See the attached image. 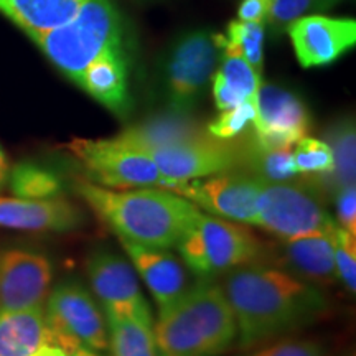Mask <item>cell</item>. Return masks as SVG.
I'll return each instance as SVG.
<instances>
[{
  "label": "cell",
  "mask_w": 356,
  "mask_h": 356,
  "mask_svg": "<svg viewBox=\"0 0 356 356\" xmlns=\"http://www.w3.org/2000/svg\"><path fill=\"white\" fill-rule=\"evenodd\" d=\"M154 333L159 356H220L233 346L238 327L221 286L202 280L159 309Z\"/></svg>",
  "instance_id": "cell-3"
},
{
  "label": "cell",
  "mask_w": 356,
  "mask_h": 356,
  "mask_svg": "<svg viewBox=\"0 0 356 356\" xmlns=\"http://www.w3.org/2000/svg\"><path fill=\"white\" fill-rule=\"evenodd\" d=\"M8 173H10V163H8L6 150H3V147L0 145V191H2L3 186L7 185Z\"/></svg>",
  "instance_id": "cell-36"
},
{
  "label": "cell",
  "mask_w": 356,
  "mask_h": 356,
  "mask_svg": "<svg viewBox=\"0 0 356 356\" xmlns=\"http://www.w3.org/2000/svg\"><path fill=\"white\" fill-rule=\"evenodd\" d=\"M241 167L266 184L292 181L300 175L293 163L292 149H267L252 139L246 145L241 144Z\"/></svg>",
  "instance_id": "cell-26"
},
{
  "label": "cell",
  "mask_w": 356,
  "mask_h": 356,
  "mask_svg": "<svg viewBox=\"0 0 356 356\" xmlns=\"http://www.w3.org/2000/svg\"><path fill=\"white\" fill-rule=\"evenodd\" d=\"M175 248L191 273L210 280L234 267L259 261L264 246L248 225L202 211Z\"/></svg>",
  "instance_id": "cell-5"
},
{
  "label": "cell",
  "mask_w": 356,
  "mask_h": 356,
  "mask_svg": "<svg viewBox=\"0 0 356 356\" xmlns=\"http://www.w3.org/2000/svg\"><path fill=\"white\" fill-rule=\"evenodd\" d=\"M251 139L267 149H293L310 131V113L299 96L275 84H261Z\"/></svg>",
  "instance_id": "cell-14"
},
{
  "label": "cell",
  "mask_w": 356,
  "mask_h": 356,
  "mask_svg": "<svg viewBox=\"0 0 356 356\" xmlns=\"http://www.w3.org/2000/svg\"><path fill=\"white\" fill-rule=\"evenodd\" d=\"M337 225L356 236V188L355 185L337 191Z\"/></svg>",
  "instance_id": "cell-34"
},
{
  "label": "cell",
  "mask_w": 356,
  "mask_h": 356,
  "mask_svg": "<svg viewBox=\"0 0 356 356\" xmlns=\"http://www.w3.org/2000/svg\"><path fill=\"white\" fill-rule=\"evenodd\" d=\"M70 356H102V355H99V351H92V350L81 348V350L73 351V353H71Z\"/></svg>",
  "instance_id": "cell-38"
},
{
  "label": "cell",
  "mask_w": 356,
  "mask_h": 356,
  "mask_svg": "<svg viewBox=\"0 0 356 356\" xmlns=\"http://www.w3.org/2000/svg\"><path fill=\"white\" fill-rule=\"evenodd\" d=\"M256 114V97H252V99L244 101L234 108L222 111L221 115H218L215 121L208 124L207 132L215 139L233 140L234 137L246 131L248 126L254 122Z\"/></svg>",
  "instance_id": "cell-30"
},
{
  "label": "cell",
  "mask_w": 356,
  "mask_h": 356,
  "mask_svg": "<svg viewBox=\"0 0 356 356\" xmlns=\"http://www.w3.org/2000/svg\"><path fill=\"white\" fill-rule=\"evenodd\" d=\"M79 86L118 118H126L132 108L127 51L108 53L97 58L84 71Z\"/></svg>",
  "instance_id": "cell-19"
},
{
  "label": "cell",
  "mask_w": 356,
  "mask_h": 356,
  "mask_svg": "<svg viewBox=\"0 0 356 356\" xmlns=\"http://www.w3.org/2000/svg\"><path fill=\"white\" fill-rule=\"evenodd\" d=\"M213 97L218 109L226 111L257 96L261 73L252 68L238 53L222 50L220 68L211 78Z\"/></svg>",
  "instance_id": "cell-21"
},
{
  "label": "cell",
  "mask_w": 356,
  "mask_h": 356,
  "mask_svg": "<svg viewBox=\"0 0 356 356\" xmlns=\"http://www.w3.org/2000/svg\"><path fill=\"white\" fill-rule=\"evenodd\" d=\"M337 2H340V0H317L318 10H322V8H330L332 6H335Z\"/></svg>",
  "instance_id": "cell-39"
},
{
  "label": "cell",
  "mask_w": 356,
  "mask_h": 356,
  "mask_svg": "<svg viewBox=\"0 0 356 356\" xmlns=\"http://www.w3.org/2000/svg\"><path fill=\"white\" fill-rule=\"evenodd\" d=\"M51 343L44 309L0 310V356H32Z\"/></svg>",
  "instance_id": "cell-20"
},
{
  "label": "cell",
  "mask_w": 356,
  "mask_h": 356,
  "mask_svg": "<svg viewBox=\"0 0 356 356\" xmlns=\"http://www.w3.org/2000/svg\"><path fill=\"white\" fill-rule=\"evenodd\" d=\"M246 356H327V348L315 338L282 337L251 348Z\"/></svg>",
  "instance_id": "cell-31"
},
{
  "label": "cell",
  "mask_w": 356,
  "mask_h": 356,
  "mask_svg": "<svg viewBox=\"0 0 356 356\" xmlns=\"http://www.w3.org/2000/svg\"><path fill=\"white\" fill-rule=\"evenodd\" d=\"M32 356H70V353H66V351L63 348H60V346L47 343L40 346Z\"/></svg>",
  "instance_id": "cell-37"
},
{
  "label": "cell",
  "mask_w": 356,
  "mask_h": 356,
  "mask_svg": "<svg viewBox=\"0 0 356 356\" xmlns=\"http://www.w3.org/2000/svg\"><path fill=\"white\" fill-rule=\"evenodd\" d=\"M325 142L332 149L333 172L314 184H317L323 193L330 191L335 195L341 188L355 185L356 180V131L353 119L345 118L333 124L327 131Z\"/></svg>",
  "instance_id": "cell-24"
},
{
  "label": "cell",
  "mask_w": 356,
  "mask_h": 356,
  "mask_svg": "<svg viewBox=\"0 0 356 356\" xmlns=\"http://www.w3.org/2000/svg\"><path fill=\"white\" fill-rule=\"evenodd\" d=\"M338 225L310 234L279 238L277 243L262 248L261 257L273 261L275 269L291 274L317 287L332 286L338 280L335 244Z\"/></svg>",
  "instance_id": "cell-12"
},
{
  "label": "cell",
  "mask_w": 356,
  "mask_h": 356,
  "mask_svg": "<svg viewBox=\"0 0 356 356\" xmlns=\"http://www.w3.org/2000/svg\"><path fill=\"white\" fill-rule=\"evenodd\" d=\"M126 249L134 269L145 280L147 287L152 292L159 309L175 302L188 291L190 279L185 262L168 252V249L145 248L140 244L127 243L119 239Z\"/></svg>",
  "instance_id": "cell-18"
},
{
  "label": "cell",
  "mask_w": 356,
  "mask_h": 356,
  "mask_svg": "<svg viewBox=\"0 0 356 356\" xmlns=\"http://www.w3.org/2000/svg\"><path fill=\"white\" fill-rule=\"evenodd\" d=\"M200 132L202 131L186 118V114L168 113L142 122L139 126L126 129L119 134L118 139L147 154L150 150L159 149V147L188 139V137L197 136Z\"/></svg>",
  "instance_id": "cell-23"
},
{
  "label": "cell",
  "mask_w": 356,
  "mask_h": 356,
  "mask_svg": "<svg viewBox=\"0 0 356 356\" xmlns=\"http://www.w3.org/2000/svg\"><path fill=\"white\" fill-rule=\"evenodd\" d=\"M43 55L79 86L97 58L126 50V26L113 0H83L76 15L56 29L29 35Z\"/></svg>",
  "instance_id": "cell-4"
},
{
  "label": "cell",
  "mask_w": 356,
  "mask_h": 356,
  "mask_svg": "<svg viewBox=\"0 0 356 356\" xmlns=\"http://www.w3.org/2000/svg\"><path fill=\"white\" fill-rule=\"evenodd\" d=\"M222 55L221 35L188 30L170 44L162 65L163 97L170 113L188 114L202 99Z\"/></svg>",
  "instance_id": "cell-6"
},
{
  "label": "cell",
  "mask_w": 356,
  "mask_h": 356,
  "mask_svg": "<svg viewBox=\"0 0 356 356\" xmlns=\"http://www.w3.org/2000/svg\"><path fill=\"white\" fill-rule=\"evenodd\" d=\"M8 185L13 197L24 200H51L63 191V180L50 167L38 162H20L10 168Z\"/></svg>",
  "instance_id": "cell-27"
},
{
  "label": "cell",
  "mask_w": 356,
  "mask_h": 356,
  "mask_svg": "<svg viewBox=\"0 0 356 356\" xmlns=\"http://www.w3.org/2000/svg\"><path fill=\"white\" fill-rule=\"evenodd\" d=\"M76 191L119 239L145 248H175L202 213L167 188L114 190L81 180Z\"/></svg>",
  "instance_id": "cell-2"
},
{
  "label": "cell",
  "mask_w": 356,
  "mask_h": 356,
  "mask_svg": "<svg viewBox=\"0 0 356 356\" xmlns=\"http://www.w3.org/2000/svg\"><path fill=\"white\" fill-rule=\"evenodd\" d=\"M310 10H318L317 0H270L264 25L279 35Z\"/></svg>",
  "instance_id": "cell-32"
},
{
  "label": "cell",
  "mask_w": 356,
  "mask_h": 356,
  "mask_svg": "<svg viewBox=\"0 0 356 356\" xmlns=\"http://www.w3.org/2000/svg\"><path fill=\"white\" fill-rule=\"evenodd\" d=\"M220 286L234 314L241 350L304 330L328 310L322 289L259 261L231 269Z\"/></svg>",
  "instance_id": "cell-1"
},
{
  "label": "cell",
  "mask_w": 356,
  "mask_h": 356,
  "mask_svg": "<svg viewBox=\"0 0 356 356\" xmlns=\"http://www.w3.org/2000/svg\"><path fill=\"white\" fill-rule=\"evenodd\" d=\"M264 38L266 25L252 22H231L226 35H221L222 50L241 55L257 73H262L264 65Z\"/></svg>",
  "instance_id": "cell-28"
},
{
  "label": "cell",
  "mask_w": 356,
  "mask_h": 356,
  "mask_svg": "<svg viewBox=\"0 0 356 356\" xmlns=\"http://www.w3.org/2000/svg\"><path fill=\"white\" fill-rule=\"evenodd\" d=\"M302 68L327 66L356 44V22L327 15H304L287 29Z\"/></svg>",
  "instance_id": "cell-16"
},
{
  "label": "cell",
  "mask_w": 356,
  "mask_h": 356,
  "mask_svg": "<svg viewBox=\"0 0 356 356\" xmlns=\"http://www.w3.org/2000/svg\"><path fill=\"white\" fill-rule=\"evenodd\" d=\"M335 267L338 280L343 282L346 291H356V236L338 226L335 244Z\"/></svg>",
  "instance_id": "cell-33"
},
{
  "label": "cell",
  "mask_w": 356,
  "mask_h": 356,
  "mask_svg": "<svg viewBox=\"0 0 356 356\" xmlns=\"http://www.w3.org/2000/svg\"><path fill=\"white\" fill-rule=\"evenodd\" d=\"M86 270L102 312L126 315L147 325H154L150 305L140 291L136 269L131 262L113 252L99 251L89 257Z\"/></svg>",
  "instance_id": "cell-13"
},
{
  "label": "cell",
  "mask_w": 356,
  "mask_h": 356,
  "mask_svg": "<svg viewBox=\"0 0 356 356\" xmlns=\"http://www.w3.org/2000/svg\"><path fill=\"white\" fill-rule=\"evenodd\" d=\"M83 222L84 213L61 197L51 200L0 197V228L65 233L78 229Z\"/></svg>",
  "instance_id": "cell-17"
},
{
  "label": "cell",
  "mask_w": 356,
  "mask_h": 356,
  "mask_svg": "<svg viewBox=\"0 0 356 356\" xmlns=\"http://www.w3.org/2000/svg\"><path fill=\"white\" fill-rule=\"evenodd\" d=\"M83 0H0V13L26 35L56 29L76 15Z\"/></svg>",
  "instance_id": "cell-22"
},
{
  "label": "cell",
  "mask_w": 356,
  "mask_h": 356,
  "mask_svg": "<svg viewBox=\"0 0 356 356\" xmlns=\"http://www.w3.org/2000/svg\"><path fill=\"white\" fill-rule=\"evenodd\" d=\"M270 0H243L238 8V19L252 24H264Z\"/></svg>",
  "instance_id": "cell-35"
},
{
  "label": "cell",
  "mask_w": 356,
  "mask_h": 356,
  "mask_svg": "<svg viewBox=\"0 0 356 356\" xmlns=\"http://www.w3.org/2000/svg\"><path fill=\"white\" fill-rule=\"evenodd\" d=\"M261 188L262 180L257 177L248 172L231 170L213 175L204 181H185L172 191L181 195L208 215L256 226Z\"/></svg>",
  "instance_id": "cell-11"
},
{
  "label": "cell",
  "mask_w": 356,
  "mask_h": 356,
  "mask_svg": "<svg viewBox=\"0 0 356 356\" xmlns=\"http://www.w3.org/2000/svg\"><path fill=\"white\" fill-rule=\"evenodd\" d=\"M68 150L79 160V163L91 177L92 184L114 190L160 188L175 190V180L163 177L149 155L114 139H73Z\"/></svg>",
  "instance_id": "cell-7"
},
{
  "label": "cell",
  "mask_w": 356,
  "mask_h": 356,
  "mask_svg": "<svg viewBox=\"0 0 356 356\" xmlns=\"http://www.w3.org/2000/svg\"><path fill=\"white\" fill-rule=\"evenodd\" d=\"M53 280V266L42 252L25 248L0 251V310L42 307Z\"/></svg>",
  "instance_id": "cell-15"
},
{
  "label": "cell",
  "mask_w": 356,
  "mask_h": 356,
  "mask_svg": "<svg viewBox=\"0 0 356 356\" xmlns=\"http://www.w3.org/2000/svg\"><path fill=\"white\" fill-rule=\"evenodd\" d=\"M104 317L111 356H159L154 325L106 312Z\"/></svg>",
  "instance_id": "cell-25"
},
{
  "label": "cell",
  "mask_w": 356,
  "mask_h": 356,
  "mask_svg": "<svg viewBox=\"0 0 356 356\" xmlns=\"http://www.w3.org/2000/svg\"><path fill=\"white\" fill-rule=\"evenodd\" d=\"M163 177L178 184L220 175L241 167V145L220 140L208 132L147 152Z\"/></svg>",
  "instance_id": "cell-10"
},
{
  "label": "cell",
  "mask_w": 356,
  "mask_h": 356,
  "mask_svg": "<svg viewBox=\"0 0 356 356\" xmlns=\"http://www.w3.org/2000/svg\"><path fill=\"white\" fill-rule=\"evenodd\" d=\"M51 345L66 353L76 350H108V325L104 312L91 292L78 280L68 279L48 292L44 309Z\"/></svg>",
  "instance_id": "cell-8"
},
{
  "label": "cell",
  "mask_w": 356,
  "mask_h": 356,
  "mask_svg": "<svg viewBox=\"0 0 356 356\" xmlns=\"http://www.w3.org/2000/svg\"><path fill=\"white\" fill-rule=\"evenodd\" d=\"M297 172L310 177V181H318L333 172V155L330 145L325 140L304 137L292 150Z\"/></svg>",
  "instance_id": "cell-29"
},
{
  "label": "cell",
  "mask_w": 356,
  "mask_h": 356,
  "mask_svg": "<svg viewBox=\"0 0 356 356\" xmlns=\"http://www.w3.org/2000/svg\"><path fill=\"white\" fill-rule=\"evenodd\" d=\"M323 191L310 180L266 184L257 198V222L277 238L310 234L335 225L325 208Z\"/></svg>",
  "instance_id": "cell-9"
}]
</instances>
